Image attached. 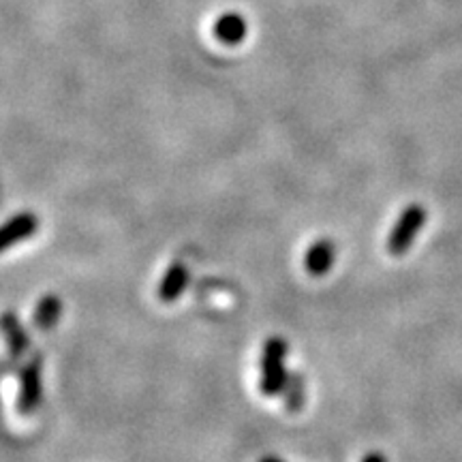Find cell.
<instances>
[{
	"instance_id": "1",
	"label": "cell",
	"mask_w": 462,
	"mask_h": 462,
	"mask_svg": "<svg viewBox=\"0 0 462 462\" xmlns=\"http://www.w3.org/2000/svg\"><path fill=\"white\" fill-rule=\"evenodd\" d=\"M426 208L420 204H411L402 210V215L398 217L394 227H392L388 236V251L390 255L401 257L411 248V245L418 238V234L426 223Z\"/></svg>"
},
{
	"instance_id": "2",
	"label": "cell",
	"mask_w": 462,
	"mask_h": 462,
	"mask_svg": "<svg viewBox=\"0 0 462 462\" xmlns=\"http://www.w3.org/2000/svg\"><path fill=\"white\" fill-rule=\"evenodd\" d=\"M285 354L287 343L281 337L268 338L263 346V360H262V392L265 396H276L285 388L287 374H285Z\"/></svg>"
},
{
	"instance_id": "3",
	"label": "cell",
	"mask_w": 462,
	"mask_h": 462,
	"mask_svg": "<svg viewBox=\"0 0 462 462\" xmlns=\"http://www.w3.org/2000/svg\"><path fill=\"white\" fill-rule=\"evenodd\" d=\"M43 394V383H42V360H32L28 366L22 371L20 377V398H17V407L22 413H32L39 407Z\"/></svg>"
},
{
	"instance_id": "4",
	"label": "cell",
	"mask_w": 462,
	"mask_h": 462,
	"mask_svg": "<svg viewBox=\"0 0 462 462\" xmlns=\"http://www.w3.org/2000/svg\"><path fill=\"white\" fill-rule=\"evenodd\" d=\"M39 227L37 217L28 215V212H22L14 218H9L7 223L0 227V253L7 251L9 246L17 245V242L26 240L28 236H32Z\"/></svg>"
},
{
	"instance_id": "5",
	"label": "cell",
	"mask_w": 462,
	"mask_h": 462,
	"mask_svg": "<svg viewBox=\"0 0 462 462\" xmlns=\"http://www.w3.org/2000/svg\"><path fill=\"white\" fill-rule=\"evenodd\" d=\"M334 262H337V246H334V242L319 240L306 251L304 268L309 270V274L323 276L330 273Z\"/></svg>"
},
{
	"instance_id": "6",
	"label": "cell",
	"mask_w": 462,
	"mask_h": 462,
	"mask_svg": "<svg viewBox=\"0 0 462 462\" xmlns=\"http://www.w3.org/2000/svg\"><path fill=\"white\" fill-rule=\"evenodd\" d=\"M189 282V273L187 268H184L182 263H173L167 268V273L163 276V281H161V287H159V298L163 300V302H173V300H178L182 296L184 287H187Z\"/></svg>"
},
{
	"instance_id": "7",
	"label": "cell",
	"mask_w": 462,
	"mask_h": 462,
	"mask_svg": "<svg viewBox=\"0 0 462 462\" xmlns=\"http://www.w3.org/2000/svg\"><path fill=\"white\" fill-rule=\"evenodd\" d=\"M0 330L5 332V338L9 343V351L14 357H20L28 349V334L22 328L20 319L14 313H5L0 317Z\"/></svg>"
},
{
	"instance_id": "8",
	"label": "cell",
	"mask_w": 462,
	"mask_h": 462,
	"mask_svg": "<svg viewBox=\"0 0 462 462\" xmlns=\"http://www.w3.org/2000/svg\"><path fill=\"white\" fill-rule=\"evenodd\" d=\"M215 34H217L218 42L225 45L242 43L246 37V22L242 20L240 15L227 14L223 17H218V22L215 24Z\"/></svg>"
},
{
	"instance_id": "9",
	"label": "cell",
	"mask_w": 462,
	"mask_h": 462,
	"mask_svg": "<svg viewBox=\"0 0 462 462\" xmlns=\"http://www.w3.org/2000/svg\"><path fill=\"white\" fill-rule=\"evenodd\" d=\"M60 313H62L60 298L45 296L42 302L37 304V310H34V317H32L34 326H37L39 330L48 332L56 326L58 319H60Z\"/></svg>"
},
{
	"instance_id": "10",
	"label": "cell",
	"mask_w": 462,
	"mask_h": 462,
	"mask_svg": "<svg viewBox=\"0 0 462 462\" xmlns=\"http://www.w3.org/2000/svg\"><path fill=\"white\" fill-rule=\"evenodd\" d=\"M362 462H388V458H385V456L381 452H371V454L364 456Z\"/></svg>"
}]
</instances>
